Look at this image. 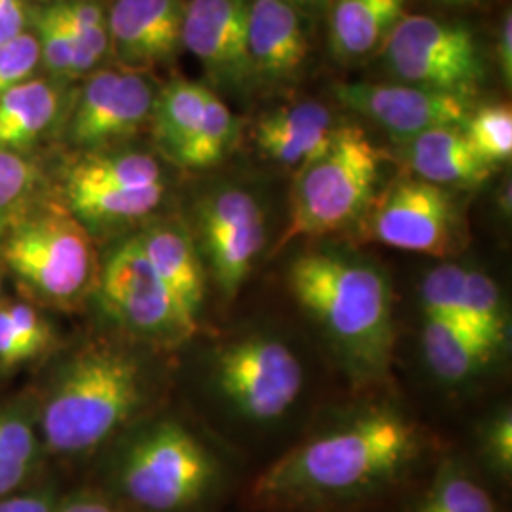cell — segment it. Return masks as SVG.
Wrapping results in <instances>:
<instances>
[{
    "instance_id": "cell-1",
    "label": "cell",
    "mask_w": 512,
    "mask_h": 512,
    "mask_svg": "<svg viewBox=\"0 0 512 512\" xmlns=\"http://www.w3.org/2000/svg\"><path fill=\"white\" fill-rule=\"evenodd\" d=\"M418 444L410 421L378 410L287 452L256 478L251 494L264 507L359 494L399 475Z\"/></svg>"
},
{
    "instance_id": "cell-2",
    "label": "cell",
    "mask_w": 512,
    "mask_h": 512,
    "mask_svg": "<svg viewBox=\"0 0 512 512\" xmlns=\"http://www.w3.org/2000/svg\"><path fill=\"white\" fill-rule=\"evenodd\" d=\"M294 298L366 368H384L393 346L391 294L378 270L340 256L311 253L289 270Z\"/></svg>"
},
{
    "instance_id": "cell-3",
    "label": "cell",
    "mask_w": 512,
    "mask_h": 512,
    "mask_svg": "<svg viewBox=\"0 0 512 512\" xmlns=\"http://www.w3.org/2000/svg\"><path fill=\"white\" fill-rule=\"evenodd\" d=\"M143 399L141 368L109 346L78 353L57 378L42 410V433L57 454L93 450L126 421Z\"/></svg>"
},
{
    "instance_id": "cell-4",
    "label": "cell",
    "mask_w": 512,
    "mask_h": 512,
    "mask_svg": "<svg viewBox=\"0 0 512 512\" xmlns=\"http://www.w3.org/2000/svg\"><path fill=\"white\" fill-rule=\"evenodd\" d=\"M380 150L357 126L336 129L330 147L302 165L291 196V219L279 247L346 228L370 202L380 175Z\"/></svg>"
},
{
    "instance_id": "cell-5",
    "label": "cell",
    "mask_w": 512,
    "mask_h": 512,
    "mask_svg": "<svg viewBox=\"0 0 512 512\" xmlns=\"http://www.w3.org/2000/svg\"><path fill=\"white\" fill-rule=\"evenodd\" d=\"M2 253L29 289L55 304L80 300L97 275V256L86 226L59 205L21 217Z\"/></svg>"
},
{
    "instance_id": "cell-6",
    "label": "cell",
    "mask_w": 512,
    "mask_h": 512,
    "mask_svg": "<svg viewBox=\"0 0 512 512\" xmlns=\"http://www.w3.org/2000/svg\"><path fill=\"white\" fill-rule=\"evenodd\" d=\"M217 476V463L181 425L164 423L137 440L124 456L120 486L148 512H179L196 505Z\"/></svg>"
},
{
    "instance_id": "cell-7",
    "label": "cell",
    "mask_w": 512,
    "mask_h": 512,
    "mask_svg": "<svg viewBox=\"0 0 512 512\" xmlns=\"http://www.w3.org/2000/svg\"><path fill=\"white\" fill-rule=\"evenodd\" d=\"M387 69L404 84L471 97L484 63L469 27L427 16H403L382 46Z\"/></svg>"
},
{
    "instance_id": "cell-8",
    "label": "cell",
    "mask_w": 512,
    "mask_h": 512,
    "mask_svg": "<svg viewBox=\"0 0 512 512\" xmlns=\"http://www.w3.org/2000/svg\"><path fill=\"white\" fill-rule=\"evenodd\" d=\"M99 283L107 310L128 329L164 342H181L196 332V321L165 287L137 236L110 253Z\"/></svg>"
},
{
    "instance_id": "cell-9",
    "label": "cell",
    "mask_w": 512,
    "mask_h": 512,
    "mask_svg": "<svg viewBox=\"0 0 512 512\" xmlns=\"http://www.w3.org/2000/svg\"><path fill=\"white\" fill-rule=\"evenodd\" d=\"M220 393L247 418L275 420L298 399L304 372L293 349L270 338H247L222 349L215 365Z\"/></svg>"
},
{
    "instance_id": "cell-10",
    "label": "cell",
    "mask_w": 512,
    "mask_h": 512,
    "mask_svg": "<svg viewBox=\"0 0 512 512\" xmlns=\"http://www.w3.org/2000/svg\"><path fill=\"white\" fill-rule=\"evenodd\" d=\"M156 95L147 73L122 67L93 71L69 116V141L93 150L128 139L150 122Z\"/></svg>"
},
{
    "instance_id": "cell-11",
    "label": "cell",
    "mask_w": 512,
    "mask_h": 512,
    "mask_svg": "<svg viewBox=\"0 0 512 512\" xmlns=\"http://www.w3.org/2000/svg\"><path fill=\"white\" fill-rule=\"evenodd\" d=\"M200 228L213 277L222 294L234 298L266 245L264 211L249 192L224 188L205 198Z\"/></svg>"
},
{
    "instance_id": "cell-12",
    "label": "cell",
    "mask_w": 512,
    "mask_h": 512,
    "mask_svg": "<svg viewBox=\"0 0 512 512\" xmlns=\"http://www.w3.org/2000/svg\"><path fill=\"white\" fill-rule=\"evenodd\" d=\"M334 95L401 141L429 129L463 126L471 114V97L410 84L348 82L334 86Z\"/></svg>"
},
{
    "instance_id": "cell-13",
    "label": "cell",
    "mask_w": 512,
    "mask_h": 512,
    "mask_svg": "<svg viewBox=\"0 0 512 512\" xmlns=\"http://www.w3.org/2000/svg\"><path fill=\"white\" fill-rule=\"evenodd\" d=\"M456 209L448 192L421 179L391 186L372 219V236L393 249L442 256L450 253Z\"/></svg>"
},
{
    "instance_id": "cell-14",
    "label": "cell",
    "mask_w": 512,
    "mask_h": 512,
    "mask_svg": "<svg viewBox=\"0 0 512 512\" xmlns=\"http://www.w3.org/2000/svg\"><path fill=\"white\" fill-rule=\"evenodd\" d=\"M183 48L215 84L243 88L255 78L249 57V0H188Z\"/></svg>"
},
{
    "instance_id": "cell-15",
    "label": "cell",
    "mask_w": 512,
    "mask_h": 512,
    "mask_svg": "<svg viewBox=\"0 0 512 512\" xmlns=\"http://www.w3.org/2000/svg\"><path fill=\"white\" fill-rule=\"evenodd\" d=\"M184 0H116L107 16L110 52L128 71L147 73L183 48Z\"/></svg>"
},
{
    "instance_id": "cell-16",
    "label": "cell",
    "mask_w": 512,
    "mask_h": 512,
    "mask_svg": "<svg viewBox=\"0 0 512 512\" xmlns=\"http://www.w3.org/2000/svg\"><path fill=\"white\" fill-rule=\"evenodd\" d=\"M308 55L298 8L289 0H249V57L255 78L293 80Z\"/></svg>"
},
{
    "instance_id": "cell-17",
    "label": "cell",
    "mask_w": 512,
    "mask_h": 512,
    "mask_svg": "<svg viewBox=\"0 0 512 512\" xmlns=\"http://www.w3.org/2000/svg\"><path fill=\"white\" fill-rule=\"evenodd\" d=\"M336 129L323 103L300 101L260 116L255 141L262 154L277 164L302 167L330 147Z\"/></svg>"
},
{
    "instance_id": "cell-18",
    "label": "cell",
    "mask_w": 512,
    "mask_h": 512,
    "mask_svg": "<svg viewBox=\"0 0 512 512\" xmlns=\"http://www.w3.org/2000/svg\"><path fill=\"white\" fill-rule=\"evenodd\" d=\"M406 160L421 181L444 186H478L494 167L486 164L459 126L429 129L406 145Z\"/></svg>"
},
{
    "instance_id": "cell-19",
    "label": "cell",
    "mask_w": 512,
    "mask_h": 512,
    "mask_svg": "<svg viewBox=\"0 0 512 512\" xmlns=\"http://www.w3.org/2000/svg\"><path fill=\"white\" fill-rule=\"evenodd\" d=\"M148 262L184 313L198 321L205 296V275L194 241L175 224H154L137 236Z\"/></svg>"
},
{
    "instance_id": "cell-20",
    "label": "cell",
    "mask_w": 512,
    "mask_h": 512,
    "mask_svg": "<svg viewBox=\"0 0 512 512\" xmlns=\"http://www.w3.org/2000/svg\"><path fill=\"white\" fill-rule=\"evenodd\" d=\"M406 0H330V50L340 61H357L384 46L404 16Z\"/></svg>"
},
{
    "instance_id": "cell-21",
    "label": "cell",
    "mask_w": 512,
    "mask_h": 512,
    "mask_svg": "<svg viewBox=\"0 0 512 512\" xmlns=\"http://www.w3.org/2000/svg\"><path fill=\"white\" fill-rule=\"evenodd\" d=\"M65 107L63 84L31 78L0 95V148L25 150L54 126Z\"/></svg>"
},
{
    "instance_id": "cell-22",
    "label": "cell",
    "mask_w": 512,
    "mask_h": 512,
    "mask_svg": "<svg viewBox=\"0 0 512 512\" xmlns=\"http://www.w3.org/2000/svg\"><path fill=\"white\" fill-rule=\"evenodd\" d=\"M211 93L202 84L190 80H173L158 90L150 120L158 143L173 162H177L202 126Z\"/></svg>"
},
{
    "instance_id": "cell-23",
    "label": "cell",
    "mask_w": 512,
    "mask_h": 512,
    "mask_svg": "<svg viewBox=\"0 0 512 512\" xmlns=\"http://www.w3.org/2000/svg\"><path fill=\"white\" fill-rule=\"evenodd\" d=\"M421 346L429 368L446 382H461L490 363L494 351L454 323L425 317Z\"/></svg>"
},
{
    "instance_id": "cell-24",
    "label": "cell",
    "mask_w": 512,
    "mask_h": 512,
    "mask_svg": "<svg viewBox=\"0 0 512 512\" xmlns=\"http://www.w3.org/2000/svg\"><path fill=\"white\" fill-rule=\"evenodd\" d=\"M165 184L147 188H78L65 190L67 209L84 226L124 224L143 219L164 198Z\"/></svg>"
},
{
    "instance_id": "cell-25",
    "label": "cell",
    "mask_w": 512,
    "mask_h": 512,
    "mask_svg": "<svg viewBox=\"0 0 512 512\" xmlns=\"http://www.w3.org/2000/svg\"><path fill=\"white\" fill-rule=\"evenodd\" d=\"M164 184L160 164L141 152L90 154L71 165L65 190L78 188H147Z\"/></svg>"
},
{
    "instance_id": "cell-26",
    "label": "cell",
    "mask_w": 512,
    "mask_h": 512,
    "mask_svg": "<svg viewBox=\"0 0 512 512\" xmlns=\"http://www.w3.org/2000/svg\"><path fill=\"white\" fill-rule=\"evenodd\" d=\"M463 323L471 334L497 351L507 340V315L494 279L478 270H467Z\"/></svg>"
},
{
    "instance_id": "cell-27",
    "label": "cell",
    "mask_w": 512,
    "mask_h": 512,
    "mask_svg": "<svg viewBox=\"0 0 512 512\" xmlns=\"http://www.w3.org/2000/svg\"><path fill=\"white\" fill-rule=\"evenodd\" d=\"M69 23L76 46L74 78L92 73L110 52L107 16L95 0H71L59 4Z\"/></svg>"
},
{
    "instance_id": "cell-28",
    "label": "cell",
    "mask_w": 512,
    "mask_h": 512,
    "mask_svg": "<svg viewBox=\"0 0 512 512\" xmlns=\"http://www.w3.org/2000/svg\"><path fill=\"white\" fill-rule=\"evenodd\" d=\"M236 135L238 124L234 114L215 93H211L202 126L175 164L183 165L186 169H209L220 164L234 145Z\"/></svg>"
},
{
    "instance_id": "cell-29",
    "label": "cell",
    "mask_w": 512,
    "mask_h": 512,
    "mask_svg": "<svg viewBox=\"0 0 512 512\" xmlns=\"http://www.w3.org/2000/svg\"><path fill=\"white\" fill-rule=\"evenodd\" d=\"M37 459V437L18 412L0 414V499L16 494Z\"/></svg>"
},
{
    "instance_id": "cell-30",
    "label": "cell",
    "mask_w": 512,
    "mask_h": 512,
    "mask_svg": "<svg viewBox=\"0 0 512 512\" xmlns=\"http://www.w3.org/2000/svg\"><path fill=\"white\" fill-rule=\"evenodd\" d=\"M416 512H497L494 499L478 482L454 467H444Z\"/></svg>"
},
{
    "instance_id": "cell-31",
    "label": "cell",
    "mask_w": 512,
    "mask_h": 512,
    "mask_svg": "<svg viewBox=\"0 0 512 512\" xmlns=\"http://www.w3.org/2000/svg\"><path fill=\"white\" fill-rule=\"evenodd\" d=\"M38 46H40V63L48 71V78L59 84L74 80V46L73 33L63 16L59 4L46 6L38 10L35 16Z\"/></svg>"
},
{
    "instance_id": "cell-32",
    "label": "cell",
    "mask_w": 512,
    "mask_h": 512,
    "mask_svg": "<svg viewBox=\"0 0 512 512\" xmlns=\"http://www.w3.org/2000/svg\"><path fill=\"white\" fill-rule=\"evenodd\" d=\"M463 133L476 154L494 167L512 156V110L509 105H488L463 122Z\"/></svg>"
},
{
    "instance_id": "cell-33",
    "label": "cell",
    "mask_w": 512,
    "mask_h": 512,
    "mask_svg": "<svg viewBox=\"0 0 512 512\" xmlns=\"http://www.w3.org/2000/svg\"><path fill=\"white\" fill-rule=\"evenodd\" d=\"M465 275L467 270L458 264H440L425 275L421 283V302L425 317L442 319L467 330L463 323Z\"/></svg>"
},
{
    "instance_id": "cell-34",
    "label": "cell",
    "mask_w": 512,
    "mask_h": 512,
    "mask_svg": "<svg viewBox=\"0 0 512 512\" xmlns=\"http://www.w3.org/2000/svg\"><path fill=\"white\" fill-rule=\"evenodd\" d=\"M40 173L18 150L0 148V220L12 219L35 196Z\"/></svg>"
},
{
    "instance_id": "cell-35",
    "label": "cell",
    "mask_w": 512,
    "mask_h": 512,
    "mask_svg": "<svg viewBox=\"0 0 512 512\" xmlns=\"http://www.w3.org/2000/svg\"><path fill=\"white\" fill-rule=\"evenodd\" d=\"M40 65V46L35 33L23 31L0 44V95L33 78Z\"/></svg>"
},
{
    "instance_id": "cell-36",
    "label": "cell",
    "mask_w": 512,
    "mask_h": 512,
    "mask_svg": "<svg viewBox=\"0 0 512 512\" xmlns=\"http://www.w3.org/2000/svg\"><path fill=\"white\" fill-rule=\"evenodd\" d=\"M6 311L29 359L48 346V342L52 340V332L35 308L18 302V304H10Z\"/></svg>"
},
{
    "instance_id": "cell-37",
    "label": "cell",
    "mask_w": 512,
    "mask_h": 512,
    "mask_svg": "<svg viewBox=\"0 0 512 512\" xmlns=\"http://www.w3.org/2000/svg\"><path fill=\"white\" fill-rule=\"evenodd\" d=\"M488 452L499 471L511 473L512 469V416L511 412L501 414L497 420L490 425L488 437Z\"/></svg>"
},
{
    "instance_id": "cell-38",
    "label": "cell",
    "mask_w": 512,
    "mask_h": 512,
    "mask_svg": "<svg viewBox=\"0 0 512 512\" xmlns=\"http://www.w3.org/2000/svg\"><path fill=\"white\" fill-rule=\"evenodd\" d=\"M27 353L12 327L6 308H0V370H10L27 361Z\"/></svg>"
},
{
    "instance_id": "cell-39",
    "label": "cell",
    "mask_w": 512,
    "mask_h": 512,
    "mask_svg": "<svg viewBox=\"0 0 512 512\" xmlns=\"http://www.w3.org/2000/svg\"><path fill=\"white\" fill-rule=\"evenodd\" d=\"M54 494L48 490L12 494L0 499V512H55Z\"/></svg>"
},
{
    "instance_id": "cell-40",
    "label": "cell",
    "mask_w": 512,
    "mask_h": 512,
    "mask_svg": "<svg viewBox=\"0 0 512 512\" xmlns=\"http://www.w3.org/2000/svg\"><path fill=\"white\" fill-rule=\"evenodd\" d=\"M27 27L23 0H0V44L18 37Z\"/></svg>"
},
{
    "instance_id": "cell-41",
    "label": "cell",
    "mask_w": 512,
    "mask_h": 512,
    "mask_svg": "<svg viewBox=\"0 0 512 512\" xmlns=\"http://www.w3.org/2000/svg\"><path fill=\"white\" fill-rule=\"evenodd\" d=\"M497 65L507 86L512 80V16L511 10L505 12L497 33Z\"/></svg>"
},
{
    "instance_id": "cell-42",
    "label": "cell",
    "mask_w": 512,
    "mask_h": 512,
    "mask_svg": "<svg viewBox=\"0 0 512 512\" xmlns=\"http://www.w3.org/2000/svg\"><path fill=\"white\" fill-rule=\"evenodd\" d=\"M55 512H118L103 499L92 495H76L67 499L63 505H57Z\"/></svg>"
},
{
    "instance_id": "cell-43",
    "label": "cell",
    "mask_w": 512,
    "mask_h": 512,
    "mask_svg": "<svg viewBox=\"0 0 512 512\" xmlns=\"http://www.w3.org/2000/svg\"><path fill=\"white\" fill-rule=\"evenodd\" d=\"M296 8H329L330 0H289Z\"/></svg>"
},
{
    "instance_id": "cell-44",
    "label": "cell",
    "mask_w": 512,
    "mask_h": 512,
    "mask_svg": "<svg viewBox=\"0 0 512 512\" xmlns=\"http://www.w3.org/2000/svg\"><path fill=\"white\" fill-rule=\"evenodd\" d=\"M437 2H444V4H454V6H463V4H476L480 0H437Z\"/></svg>"
},
{
    "instance_id": "cell-45",
    "label": "cell",
    "mask_w": 512,
    "mask_h": 512,
    "mask_svg": "<svg viewBox=\"0 0 512 512\" xmlns=\"http://www.w3.org/2000/svg\"><path fill=\"white\" fill-rule=\"evenodd\" d=\"M6 220H0V238H2V234H4V230H6Z\"/></svg>"
},
{
    "instance_id": "cell-46",
    "label": "cell",
    "mask_w": 512,
    "mask_h": 512,
    "mask_svg": "<svg viewBox=\"0 0 512 512\" xmlns=\"http://www.w3.org/2000/svg\"><path fill=\"white\" fill-rule=\"evenodd\" d=\"M55 4H61V2H71V0H54Z\"/></svg>"
}]
</instances>
